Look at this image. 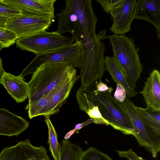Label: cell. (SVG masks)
<instances>
[{"label": "cell", "mask_w": 160, "mask_h": 160, "mask_svg": "<svg viewBox=\"0 0 160 160\" xmlns=\"http://www.w3.org/2000/svg\"><path fill=\"white\" fill-rule=\"evenodd\" d=\"M96 82L88 87L80 88L76 98L79 108L86 113L97 106L108 125L126 135H132L133 129L130 119L125 110L112 94L113 89L105 92L98 91Z\"/></svg>", "instance_id": "cell-1"}, {"label": "cell", "mask_w": 160, "mask_h": 160, "mask_svg": "<svg viewBox=\"0 0 160 160\" xmlns=\"http://www.w3.org/2000/svg\"><path fill=\"white\" fill-rule=\"evenodd\" d=\"M77 75L74 67L64 62L43 64L33 73L28 83V103L48 93L68 78Z\"/></svg>", "instance_id": "cell-2"}, {"label": "cell", "mask_w": 160, "mask_h": 160, "mask_svg": "<svg viewBox=\"0 0 160 160\" xmlns=\"http://www.w3.org/2000/svg\"><path fill=\"white\" fill-rule=\"evenodd\" d=\"M114 57L122 69L128 82L135 89L137 82L140 77L143 66L133 40L123 34H115L108 36Z\"/></svg>", "instance_id": "cell-3"}, {"label": "cell", "mask_w": 160, "mask_h": 160, "mask_svg": "<svg viewBox=\"0 0 160 160\" xmlns=\"http://www.w3.org/2000/svg\"><path fill=\"white\" fill-rule=\"evenodd\" d=\"M86 58V51L82 41H75L62 48L36 55L19 76L23 78L33 73L41 65L47 63L64 62L81 69Z\"/></svg>", "instance_id": "cell-4"}, {"label": "cell", "mask_w": 160, "mask_h": 160, "mask_svg": "<svg viewBox=\"0 0 160 160\" xmlns=\"http://www.w3.org/2000/svg\"><path fill=\"white\" fill-rule=\"evenodd\" d=\"M106 32L105 28L97 34L96 42L86 52L85 62L79 75L81 80L80 88L88 87L98 80H101L105 72L104 53L105 48L103 41L108 38Z\"/></svg>", "instance_id": "cell-5"}, {"label": "cell", "mask_w": 160, "mask_h": 160, "mask_svg": "<svg viewBox=\"0 0 160 160\" xmlns=\"http://www.w3.org/2000/svg\"><path fill=\"white\" fill-rule=\"evenodd\" d=\"M73 42L72 37L64 36L56 31L49 32L45 30L18 38L16 44L21 49L37 55L62 48Z\"/></svg>", "instance_id": "cell-6"}, {"label": "cell", "mask_w": 160, "mask_h": 160, "mask_svg": "<svg viewBox=\"0 0 160 160\" xmlns=\"http://www.w3.org/2000/svg\"><path fill=\"white\" fill-rule=\"evenodd\" d=\"M128 114L133 129V135L140 146L145 147L156 158L160 150V132L151 128L139 115L133 102L126 97L120 103Z\"/></svg>", "instance_id": "cell-7"}, {"label": "cell", "mask_w": 160, "mask_h": 160, "mask_svg": "<svg viewBox=\"0 0 160 160\" xmlns=\"http://www.w3.org/2000/svg\"><path fill=\"white\" fill-rule=\"evenodd\" d=\"M54 21L50 17H27L20 14L9 18L5 26L14 33L18 39L46 30Z\"/></svg>", "instance_id": "cell-8"}, {"label": "cell", "mask_w": 160, "mask_h": 160, "mask_svg": "<svg viewBox=\"0 0 160 160\" xmlns=\"http://www.w3.org/2000/svg\"><path fill=\"white\" fill-rule=\"evenodd\" d=\"M65 6L73 9L78 15L82 28L84 47L96 37L97 17L92 8L91 0H66Z\"/></svg>", "instance_id": "cell-9"}, {"label": "cell", "mask_w": 160, "mask_h": 160, "mask_svg": "<svg viewBox=\"0 0 160 160\" xmlns=\"http://www.w3.org/2000/svg\"><path fill=\"white\" fill-rule=\"evenodd\" d=\"M43 146L36 147L28 139L4 148L0 152V160H50Z\"/></svg>", "instance_id": "cell-10"}, {"label": "cell", "mask_w": 160, "mask_h": 160, "mask_svg": "<svg viewBox=\"0 0 160 160\" xmlns=\"http://www.w3.org/2000/svg\"><path fill=\"white\" fill-rule=\"evenodd\" d=\"M27 17L55 18L54 4L56 0H4Z\"/></svg>", "instance_id": "cell-11"}, {"label": "cell", "mask_w": 160, "mask_h": 160, "mask_svg": "<svg viewBox=\"0 0 160 160\" xmlns=\"http://www.w3.org/2000/svg\"><path fill=\"white\" fill-rule=\"evenodd\" d=\"M136 0H122L110 12L112 24L109 29L114 34L121 35L131 30L133 13Z\"/></svg>", "instance_id": "cell-12"}, {"label": "cell", "mask_w": 160, "mask_h": 160, "mask_svg": "<svg viewBox=\"0 0 160 160\" xmlns=\"http://www.w3.org/2000/svg\"><path fill=\"white\" fill-rule=\"evenodd\" d=\"M56 16L58 23L57 32L60 34L69 32L74 42H83L84 35L79 17L72 9L65 7Z\"/></svg>", "instance_id": "cell-13"}, {"label": "cell", "mask_w": 160, "mask_h": 160, "mask_svg": "<svg viewBox=\"0 0 160 160\" xmlns=\"http://www.w3.org/2000/svg\"><path fill=\"white\" fill-rule=\"evenodd\" d=\"M134 19L148 21L157 30L160 38V0H138L135 2L133 13Z\"/></svg>", "instance_id": "cell-14"}, {"label": "cell", "mask_w": 160, "mask_h": 160, "mask_svg": "<svg viewBox=\"0 0 160 160\" xmlns=\"http://www.w3.org/2000/svg\"><path fill=\"white\" fill-rule=\"evenodd\" d=\"M29 126V122L22 117L4 108H0V135L18 136Z\"/></svg>", "instance_id": "cell-15"}, {"label": "cell", "mask_w": 160, "mask_h": 160, "mask_svg": "<svg viewBox=\"0 0 160 160\" xmlns=\"http://www.w3.org/2000/svg\"><path fill=\"white\" fill-rule=\"evenodd\" d=\"M79 78V75H76L65 80L47 105L40 111L38 116L50 117L57 113L66 102L73 86Z\"/></svg>", "instance_id": "cell-16"}, {"label": "cell", "mask_w": 160, "mask_h": 160, "mask_svg": "<svg viewBox=\"0 0 160 160\" xmlns=\"http://www.w3.org/2000/svg\"><path fill=\"white\" fill-rule=\"evenodd\" d=\"M140 93L143 97L147 108L160 111V73L158 70L154 69L149 74Z\"/></svg>", "instance_id": "cell-17"}, {"label": "cell", "mask_w": 160, "mask_h": 160, "mask_svg": "<svg viewBox=\"0 0 160 160\" xmlns=\"http://www.w3.org/2000/svg\"><path fill=\"white\" fill-rule=\"evenodd\" d=\"M0 83L17 103L24 102L28 97V83L23 78L13 75L3 70L0 77Z\"/></svg>", "instance_id": "cell-18"}, {"label": "cell", "mask_w": 160, "mask_h": 160, "mask_svg": "<svg viewBox=\"0 0 160 160\" xmlns=\"http://www.w3.org/2000/svg\"><path fill=\"white\" fill-rule=\"evenodd\" d=\"M106 70L107 71L114 82L122 85L125 89L128 98L136 96L137 92L132 87L126 79L124 73L115 57L106 56L104 58Z\"/></svg>", "instance_id": "cell-19"}, {"label": "cell", "mask_w": 160, "mask_h": 160, "mask_svg": "<svg viewBox=\"0 0 160 160\" xmlns=\"http://www.w3.org/2000/svg\"><path fill=\"white\" fill-rule=\"evenodd\" d=\"M65 81L58 85L38 100L31 104H28L25 109L28 110V116L30 119L38 116L40 111L47 105L53 96L60 88L62 83Z\"/></svg>", "instance_id": "cell-20"}, {"label": "cell", "mask_w": 160, "mask_h": 160, "mask_svg": "<svg viewBox=\"0 0 160 160\" xmlns=\"http://www.w3.org/2000/svg\"><path fill=\"white\" fill-rule=\"evenodd\" d=\"M60 160H79L83 151L80 147L69 140L63 139L59 143Z\"/></svg>", "instance_id": "cell-21"}, {"label": "cell", "mask_w": 160, "mask_h": 160, "mask_svg": "<svg viewBox=\"0 0 160 160\" xmlns=\"http://www.w3.org/2000/svg\"><path fill=\"white\" fill-rule=\"evenodd\" d=\"M136 110L144 121L151 128L160 132V111H154L146 108L135 106Z\"/></svg>", "instance_id": "cell-22"}, {"label": "cell", "mask_w": 160, "mask_h": 160, "mask_svg": "<svg viewBox=\"0 0 160 160\" xmlns=\"http://www.w3.org/2000/svg\"><path fill=\"white\" fill-rule=\"evenodd\" d=\"M45 121L47 124L48 129V141L49 150L54 160H60V144L58 142L57 135L50 120V117L45 116Z\"/></svg>", "instance_id": "cell-23"}, {"label": "cell", "mask_w": 160, "mask_h": 160, "mask_svg": "<svg viewBox=\"0 0 160 160\" xmlns=\"http://www.w3.org/2000/svg\"><path fill=\"white\" fill-rule=\"evenodd\" d=\"M79 160H112L107 154L91 147L83 151Z\"/></svg>", "instance_id": "cell-24"}, {"label": "cell", "mask_w": 160, "mask_h": 160, "mask_svg": "<svg viewBox=\"0 0 160 160\" xmlns=\"http://www.w3.org/2000/svg\"><path fill=\"white\" fill-rule=\"evenodd\" d=\"M18 38L13 32L6 28L0 27V42L4 48H8L13 44Z\"/></svg>", "instance_id": "cell-25"}, {"label": "cell", "mask_w": 160, "mask_h": 160, "mask_svg": "<svg viewBox=\"0 0 160 160\" xmlns=\"http://www.w3.org/2000/svg\"><path fill=\"white\" fill-rule=\"evenodd\" d=\"M21 14V12L14 7L0 0V15L8 18Z\"/></svg>", "instance_id": "cell-26"}, {"label": "cell", "mask_w": 160, "mask_h": 160, "mask_svg": "<svg viewBox=\"0 0 160 160\" xmlns=\"http://www.w3.org/2000/svg\"><path fill=\"white\" fill-rule=\"evenodd\" d=\"M122 0H96L101 4L103 10L109 14L111 11Z\"/></svg>", "instance_id": "cell-27"}, {"label": "cell", "mask_w": 160, "mask_h": 160, "mask_svg": "<svg viewBox=\"0 0 160 160\" xmlns=\"http://www.w3.org/2000/svg\"><path fill=\"white\" fill-rule=\"evenodd\" d=\"M119 156L127 158L129 160H145L138 156L131 149L127 151L117 150Z\"/></svg>", "instance_id": "cell-28"}, {"label": "cell", "mask_w": 160, "mask_h": 160, "mask_svg": "<svg viewBox=\"0 0 160 160\" xmlns=\"http://www.w3.org/2000/svg\"><path fill=\"white\" fill-rule=\"evenodd\" d=\"M126 95V91L123 87L121 85L117 84L113 96L119 102L121 103L125 100Z\"/></svg>", "instance_id": "cell-29"}, {"label": "cell", "mask_w": 160, "mask_h": 160, "mask_svg": "<svg viewBox=\"0 0 160 160\" xmlns=\"http://www.w3.org/2000/svg\"><path fill=\"white\" fill-rule=\"evenodd\" d=\"M89 117L92 119H99L105 122L108 125L106 121L102 117L97 106H94L89 110L87 113Z\"/></svg>", "instance_id": "cell-30"}, {"label": "cell", "mask_w": 160, "mask_h": 160, "mask_svg": "<svg viewBox=\"0 0 160 160\" xmlns=\"http://www.w3.org/2000/svg\"><path fill=\"white\" fill-rule=\"evenodd\" d=\"M96 82V88L97 90L101 92H105L108 91L110 88L104 83L102 82L101 80Z\"/></svg>", "instance_id": "cell-31"}, {"label": "cell", "mask_w": 160, "mask_h": 160, "mask_svg": "<svg viewBox=\"0 0 160 160\" xmlns=\"http://www.w3.org/2000/svg\"><path fill=\"white\" fill-rule=\"evenodd\" d=\"M9 18L0 15V27L6 28V23Z\"/></svg>", "instance_id": "cell-32"}, {"label": "cell", "mask_w": 160, "mask_h": 160, "mask_svg": "<svg viewBox=\"0 0 160 160\" xmlns=\"http://www.w3.org/2000/svg\"><path fill=\"white\" fill-rule=\"evenodd\" d=\"M76 132V131L73 129L70 130L67 132L64 137V139L69 140L71 136L74 134Z\"/></svg>", "instance_id": "cell-33"}, {"label": "cell", "mask_w": 160, "mask_h": 160, "mask_svg": "<svg viewBox=\"0 0 160 160\" xmlns=\"http://www.w3.org/2000/svg\"><path fill=\"white\" fill-rule=\"evenodd\" d=\"M83 127L82 123H78L76 125L74 129L76 131V132H78V131Z\"/></svg>", "instance_id": "cell-34"}, {"label": "cell", "mask_w": 160, "mask_h": 160, "mask_svg": "<svg viewBox=\"0 0 160 160\" xmlns=\"http://www.w3.org/2000/svg\"><path fill=\"white\" fill-rule=\"evenodd\" d=\"M3 71V69L2 68V59L0 58V77Z\"/></svg>", "instance_id": "cell-35"}, {"label": "cell", "mask_w": 160, "mask_h": 160, "mask_svg": "<svg viewBox=\"0 0 160 160\" xmlns=\"http://www.w3.org/2000/svg\"><path fill=\"white\" fill-rule=\"evenodd\" d=\"M4 48V47L3 45L0 42V51L2 48Z\"/></svg>", "instance_id": "cell-36"}]
</instances>
